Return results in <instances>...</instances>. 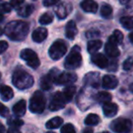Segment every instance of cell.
Segmentation results:
<instances>
[{
	"label": "cell",
	"instance_id": "cb8c5ba5",
	"mask_svg": "<svg viewBox=\"0 0 133 133\" xmlns=\"http://www.w3.org/2000/svg\"><path fill=\"white\" fill-rule=\"evenodd\" d=\"M76 90H77V88L73 85L66 86L64 89L62 94H63V96H64L65 99H66V103H68V102H70L71 100H72V98H74V95L76 94Z\"/></svg>",
	"mask_w": 133,
	"mask_h": 133
},
{
	"label": "cell",
	"instance_id": "7a4b0ae2",
	"mask_svg": "<svg viewBox=\"0 0 133 133\" xmlns=\"http://www.w3.org/2000/svg\"><path fill=\"white\" fill-rule=\"evenodd\" d=\"M12 83L20 90H25L31 88L34 84V78L29 73L23 69H17L12 76Z\"/></svg>",
	"mask_w": 133,
	"mask_h": 133
},
{
	"label": "cell",
	"instance_id": "74e56055",
	"mask_svg": "<svg viewBox=\"0 0 133 133\" xmlns=\"http://www.w3.org/2000/svg\"><path fill=\"white\" fill-rule=\"evenodd\" d=\"M118 69V62L116 60H113L112 62H110V64H109L107 69L109 71H116Z\"/></svg>",
	"mask_w": 133,
	"mask_h": 133
},
{
	"label": "cell",
	"instance_id": "603a6c76",
	"mask_svg": "<svg viewBox=\"0 0 133 133\" xmlns=\"http://www.w3.org/2000/svg\"><path fill=\"white\" fill-rule=\"evenodd\" d=\"M101 46H102L101 41L98 40V39H93V40L89 41L87 49H88V52H89V54L94 55V54H97V51L99 50Z\"/></svg>",
	"mask_w": 133,
	"mask_h": 133
},
{
	"label": "cell",
	"instance_id": "83f0119b",
	"mask_svg": "<svg viewBox=\"0 0 133 133\" xmlns=\"http://www.w3.org/2000/svg\"><path fill=\"white\" fill-rule=\"evenodd\" d=\"M112 96H111L110 93L106 92V91H101V92H98L96 95V100L98 103H108V102H110Z\"/></svg>",
	"mask_w": 133,
	"mask_h": 133
},
{
	"label": "cell",
	"instance_id": "ffe728a7",
	"mask_svg": "<svg viewBox=\"0 0 133 133\" xmlns=\"http://www.w3.org/2000/svg\"><path fill=\"white\" fill-rule=\"evenodd\" d=\"M0 97L4 101H8L14 97V91L9 86L3 85L0 87Z\"/></svg>",
	"mask_w": 133,
	"mask_h": 133
},
{
	"label": "cell",
	"instance_id": "ab89813d",
	"mask_svg": "<svg viewBox=\"0 0 133 133\" xmlns=\"http://www.w3.org/2000/svg\"><path fill=\"white\" fill-rule=\"evenodd\" d=\"M23 4H25L24 1H17V0H13L10 2V5H11L12 8H19Z\"/></svg>",
	"mask_w": 133,
	"mask_h": 133
},
{
	"label": "cell",
	"instance_id": "484cf974",
	"mask_svg": "<svg viewBox=\"0 0 133 133\" xmlns=\"http://www.w3.org/2000/svg\"><path fill=\"white\" fill-rule=\"evenodd\" d=\"M63 124V118L60 117H55V118L49 119L46 123V128L48 129H54L59 128Z\"/></svg>",
	"mask_w": 133,
	"mask_h": 133
},
{
	"label": "cell",
	"instance_id": "7402d4cb",
	"mask_svg": "<svg viewBox=\"0 0 133 133\" xmlns=\"http://www.w3.org/2000/svg\"><path fill=\"white\" fill-rule=\"evenodd\" d=\"M34 6L30 4H23L19 8L17 9V15L23 17H28L33 13Z\"/></svg>",
	"mask_w": 133,
	"mask_h": 133
},
{
	"label": "cell",
	"instance_id": "d6986e66",
	"mask_svg": "<svg viewBox=\"0 0 133 133\" xmlns=\"http://www.w3.org/2000/svg\"><path fill=\"white\" fill-rule=\"evenodd\" d=\"M26 103L24 99L19 100L18 102L14 105L13 107V112L15 114L16 117L17 118H20V117H23L26 113Z\"/></svg>",
	"mask_w": 133,
	"mask_h": 133
},
{
	"label": "cell",
	"instance_id": "836d02e7",
	"mask_svg": "<svg viewBox=\"0 0 133 133\" xmlns=\"http://www.w3.org/2000/svg\"><path fill=\"white\" fill-rule=\"evenodd\" d=\"M61 133H76V129L71 123H66L61 128Z\"/></svg>",
	"mask_w": 133,
	"mask_h": 133
},
{
	"label": "cell",
	"instance_id": "ba28073f",
	"mask_svg": "<svg viewBox=\"0 0 133 133\" xmlns=\"http://www.w3.org/2000/svg\"><path fill=\"white\" fill-rule=\"evenodd\" d=\"M110 129L115 133H128L132 129V122L129 118H118L111 122Z\"/></svg>",
	"mask_w": 133,
	"mask_h": 133
},
{
	"label": "cell",
	"instance_id": "f546056e",
	"mask_svg": "<svg viewBox=\"0 0 133 133\" xmlns=\"http://www.w3.org/2000/svg\"><path fill=\"white\" fill-rule=\"evenodd\" d=\"M100 122V118L96 114H89L85 118V124L88 126H96Z\"/></svg>",
	"mask_w": 133,
	"mask_h": 133
},
{
	"label": "cell",
	"instance_id": "c3c4849f",
	"mask_svg": "<svg viewBox=\"0 0 133 133\" xmlns=\"http://www.w3.org/2000/svg\"><path fill=\"white\" fill-rule=\"evenodd\" d=\"M3 33H4V30H3L2 28H0V36H2Z\"/></svg>",
	"mask_w": 133,
	"mask_h": 133
},
{
	"label": "cell",
	"instance_id": "52a82bcc",
	"mask_svg": "<svg viewBox=\"0 0 133 133\" xmlns=\"http://www.w3.org/2000/svg\"><path fill=\"white\" fill-rule=\"evenodd\" d=\"M68 50V46L66 42L62 39H57L56 40L48 50V55L53 60H58L62 57H64L65 54Z\"/></svg>",
	"mask_w": 133,
	"mask_h": 133
},
{
	"label": "cell",
	"instance_id": "f1b7e54d",
	"mask_svg": "<svg viewBox=\"0 0 133 133\" xmlns=\"http://www.w3.org/2000/svg\"><path fill=\"white\" fill-rule=\"evenodd\" d=\"M120 24L124 28L128 30L133 29V17L132 16H126L120 18Z\"/></svg>",
	"mask_w": 133,
	"mask_h": 133
},
{
	"label": "cell",
	"instance_id": "8d00e7d4",
	"mask_svg": "<svg viewBox=\"0 0 133 133\" xmlns=\"http://www.w3.org/2000/svg\"><path fill=\"white\" fill-rule=\"evenodd\" d=\"M9 115V110H8V107L4 105V104L0 103V116L3 118H6Z\"/></svg>",
	"mask_w": 133,
	"mask_h": 133
},
{
	"label": "cell",
	"instance_id": "6da1fadb",
	"mask_svg": "<svg viewBox=\"0 0 133 133\" xmlns=\"http://www.w3.org/2000/svg\"><path fill=\"white\" fill-rule=\"evenodd\" d=\"M29 31V26L26 22L16 20L9 22L5 28V33L13 41H21L26 38Z\"/></svg>",
	"mask_w": 133,
	"mask_h": 133
},
{
	"label": "cell",
	"instance_id": "60d3db41",
	"mask_svg": "<svg viewBox=\"0 0 133 133\" xmlns=\"http://www.w3.org/2000/svg\"><path fill=\"white\" fill-rule=\"evenodd\" d=\"M87 37H89V38H93V37H99V32L98 31H97V30H93V31H89V32H87Z\"/></svg>",
	"mask_w": 133,
	"mask_h": 133
},
{
	"label": "cell",
	"instance_id": "7bdbcfd3",
	"mask_svg": "<svg viewBox=\"0 0 133 133\" xmlns=\"http://www.w3.org/2000/svg\"><path fill=\"white\" fill-rule=\"evenodd\" d=\"M8 133H21L20 130L18 129H15V128H10L8 129Z\"/></svg>",
	"mask_w": 133,
	"mask_h": 133
},
{
	"label": "cell",
	"instance_id": "4fadbf2b",
	"mask_svg": "<svg viewBox=\"0 0 133 133\" xmlns=\"http://www.w3.org/2000/svg\"><path fill=\"white\" fill-rule=\"evenodd\" d=\"M91 62L98 66L99 69H107L109 66V60L103 54L97 53L91 56Z\"/></svg>",
	"mask_w": 133,
	"mask_h": 133
},
{
	"label": "cell",
	"instance_id": "f907efd6",
	"mask_svg": "<svg viewBox=\"0 0 133 133\" xmlns=\"http://www.w3.org/2000/svg\"><path fill=\"white\" fill-rule=\"evenodd\" d=\"M46 133H55V132H53V131H48V132H46Z\"/></svg>",
	"mask_w": 133,
	"mask_h": 133
},
{
	"label": "cell",
	"instance_id": "bcb514c9",
	"mask_svg": "<svg viewBox=\"0 0 133 133\" xmlns=\"http://www.w3.org/2000/svg\"><path fill=\"white\" fill-rule=\"evenodd\" d=\"M129 41H130L131 44H133V31L129 35Z\"/></svg>",
	"mask_w": 133,
	"mask_h": 133
},
{
	"label": "cell",
	"instance_id": "5bb4252c",
	"mask_svg": "<svg viewBox=\"0 0 133 133\" xmlns=\"http://www.w3.org/2000/svg\"><path fill=\"white\" fill-rule=\"evenodd\" d=\"M118 85V78L113 75H105L102 78V86L106 89H114Z\"/></svg>",
	"mask_w": 133,
	"mask_h": 133
},
{
	"label": "cell",
	"instance_id": "7c38bea8",
	"mask_svg": "<svg viewBox=\"0 0 133 133\" xmlns=\"http://www.w3.org/2000/svg\"><path fill=\"white\" fill-rule=\"evenodd\" d=\"M84 84L88 87H91L97 89L99 87L100 84V76L98 72H89L85 75L83 78Z\"/></svg>",
	"mask_w": 133,
	"mask_h": 133
},
{
	"label": "cell",
	"instance_id": "2e32d148",
	"mask_svg": "<svg viewBox=\"0 0 133 133\" xmlns=\"http://www.w3.org/2000/svg\"><path fill=\"white\" fill-rule=\"evenodd\" d=\"M102 109H103V114L107 118H111V117L116 116L118 110V105L113 103V102H108V103L103 104Z\"/></svg>",
	"mask_w": 133,
	"mask_h": 133
},
{
	"label": "cell",
	"instance_id": "5b68a950",
	"mask_svg": "<svg viewBox=\"0 0 133 133\" xmlns=\"http://www.w3.org/2000/svg\"><path fill=\"white\" fill-rule=\"evenodd\" d=\"M81 63L82 57L80 54V48L78 46H75L74 48H72L69 55L66 56L64 62V66L66 69L74 70L81 66Z\"/></svg>",
	"mask_w": 133,
	"mask_h": 133
},
{
	"label": "cell",
	"instance_id": "9c48e42d",
	"mask_svg": "<svg viewBox=\"0 0 133 133\" xmlns=\"http://www.w3.org/2000/svg\"><path fill=\"white\" fill-rule=\"evenodd\" d=\"M20 57L26 63L28 66H29L31 69H37L40 65V61L36 54L35 51H33L30 48H25L21 51Z\"/></svg>",
	"mask_w": 133,
	"mask_h": 133
},
{
	"label": "cell",
	"instance_id": "d4e9b609",
	"mask_svg": "<svg viewBox=\"0 0 133 133\" xmlns=\"http://www.w3.org/2000/svg\"><path fill=\"white\" fill-rule=\"evenodd\" d=\"M105 51L108 56H109L110 57H113V58L118 57L120 55V52L118 50V46L109 44V42H107L105 45Z\"/></svg>",
	"mask_w": 133,
	"mask_h": 133
},
{
	"label": "cell",
	"instance_id": "8992f818",
	"mask_svg": "<svg viewBox=\"0 0 133 133\" xmlns=\"http://www.w3.org/2000/svg\"><path fill=\"white\" fill-rule=\"evenodd\" d=\"M46 107V98L41 91L37 90L32 95L29 102V110L35 114H40Z\"/></svg>",
	"mask_w": 133,
	"mask_h": 133
},
{
	"label": "cell",
	"instance_id": "d6a6232c",
	"mask_svg": "<svg viewBox=\"0 0 133 133\" xmlns=\"http://www.w3.org/2000/svg\"><path fill=\"white\" fill-rule=\"evenodd\" d=\"M8 124L11 128H15V129H18L21 126H23L24 121L22 119H20L17 117H10L8 119Z\"/></svg>",
	"mask_w": 133,
	"mask_h": 133
},
{
	"label": "cell",
	"instance_id": "f5cc1de1",
	"mask_svg": "<svg viewBox=\"0 0 133 133\" xmlns=\"http://www.w3.org/2000/svg\"><path fill=\"white\" fill-rule=\"evenodd\" d=\"M0 78H1V73H0Z\"/></svg>",
	"mask_w": 133,
	"mask_h": 133
},
{
	"label": "cell",
	"instance_id": "7dc6e473",
	"mask_svg": "<svg viewBox=\"0 0 133 133\" xmlns=\"http://www.w3.org/2000/svg\"><path fill=\"white\" fill-rule=\"evenodd\" d=\"M129 90H130L131 92H133V82L129 85Z\"/></svg>",
	"mask_w": 133,
	"mask_h": 133
},
{
	"label": "cell",
	"instance_id": "f35d334b",
	"mask_svg": "<svg viewBox=\"0 0 133 133\" xmlns=\"http://www.w3.org/2000/svg\"><path fill=\"white\" fill-rule=\"evenodd\" d=\"M8 44L6 41H5V40L0 41V54L4 53V52L8 49Z\"/></svg>",
	"mask_w": 133,
	"mask_h": 133
},
{
	"label": "cell",
	"instance_id": "3957f363",
	"mask_svg": "<svg viewBox=\"0 0 133 133\" xmlns=\"http://www.w3.org/2000/svg\"><path fill=\"white\" fill-rule=\"evenodd\" d=\"M48 76L51 79L52 83L56 85H70L78 79V76L75 73L63 72L56 68L50 69Z\"/></svg>",
	"mask_w": 133,
	"mask_h": 133
},
{
	"label": "cell",
	"instance_id": "ee69618b",
	"mask_svg": "<svg viewBox=\"0 0 133 133\" xmlns=\"http://www.w3.org/2000/svg\"><path fill=\"white\" fill-rule=\"evenodd\" d=\"M6 127L2 122H0V133H6Z\"/></svg>",
	"mask_w": 133,
	"mask_h": 133
},
{
	"label": "cell",
	"instance_id": "1f68e13d",
	"mask_svg": "<svg viewBox=\"0 0 133 133\" xmlns=\"http://www.w3.org/2000/svg\"><path fill=\"white\" fill-rule=\"evenodd\" d=\"M52 81L51 79L49 78V77L46 75V76H43L42 78H40V88L44 90H49L52 87Z\"/></svg>",
	"mask_w": 133,
	"mask_h": 133
},
{
	"label": "cell",
	"instance_id": "44dd1931",
	"mask_svg": "<svg viewBox=\"0 0 133 133\" xmlns=\"http://www.w3.org/2000/svg\"><path fill=\"white\" fill-rule=\"evenodd\" d=\"M122 41H123V34L119 30H114L113 33L111 34V36L109 37V40L108 42L111 45H114V46H118V45L121 44Z\"/></svg>",
	"mask_w": 133,
	"mask_h": 133
},
{
	"label": "cell",
	"instance_id": "9a60e30c",
	"mask_svg": "<svg viewBox=\"0 0 133 133\" xmlns=\"http://www.w3.org/2000/svg\"><path fill=\"white\" fill-rule=\"evenodd\" d=\"M48 37V29L46 28H37L32 33V39L36 43H41Z\"/></svg>",
	"mask_w": 133,
	"mask_h": 133
},
{
	"label": "cell",
	"instance_id": "30bf717a",
	"mask_svg": "<svg viewBox=\"0 0 133 133\" xmlns=\"http://www.w3.org/2000/svg\"><path fill=\"white\" fill-rule=\"evenodd\" d=\"M66 101L61 92H56L51 98L49 103V109L51 111H57L63 109L66 105Z\"/></svg>",
	"mask_w": 133,
	"mask_h": 133
},
{
	"label": "cell",
	"instance_id": "b9f144b4",
	"mask_svg": "<svg viewBox=\"0 0 133 133\" xmlns=\"http://www.w3.org/2000/svg\"><path fill=\"white\" fill-rule=\"evenodd\" d=\"M58 1L57 0H45L43 2V5L46 6H55V5L58 4Z\"/></svg>",
	"mask_w": 133,
	"mask_h": 133
},
{
	"label": "cell",
	"instance_id": "8fae6325",
	"mask_svg": "<svg viewBox=\"0 0 133 133\" xmlns=\"http://www.w3.org/2000/svg\"><path fill=\"white\" fill-rule=\"evenodd\" d=\"M72 11V5L69 2H59L55 8V13L58 19H65Z\"/></svg>",
	"mask_w": 133,
	"mask_h": 133
},
{
	"label": "cell",
	"instance_id": "816d5d0a",
	"mask_svg": "<svg viewBox=\"0 0 133 133\" xmlns=\"http://www.w3.org/2000/svg\"><path fill=\"white\" fill-rule=\"evenodd\" d=\"M101 133H109V132H108V131H103V132H101Z\"/></svg>",
	"mask_w": 133,
	"mask_h": 133
},
{
	"label": "cell",
	"instance_id": "ac0fdd59",
	"mask_svg": "<svg viewBox=\"0 0 133 133\" xmlns=\"http://www.w3.org/2000/svg\"><path fill=\"white\" fill-rule=\"evenodd\" d=\"M81 8L88 13H96L98 11V3L92 0H85L80 4Z\"/></svg>",
	"mask_w": 133,
	"mask_h": 133
},
{
	"label": "cell",
	"instance_id": "f6af8a7d",
	"mask_svg": "<svg viewBox=\"0 0 133 133\" xmlns=\"http://www.w3.org/2000/svg\"><path fill=\"white\" fill-rule=\"evenodd\" d=\"M83 133H93V129L91 128H87V129H84Z\"/></svg>",
	"mask_w": 133,
	"mask_h": 133
},
{
	"label": "cell",
	"instance_id": "681fc988",
	"mask_svg": "<svg viewBox=\"0 0 133 133\" xmlns=\"http://www.w3.org/2000/svg\"><path fill=\"white\" fill-rule=\"evenodd\" d=\"M3 19H4V17H3V15H2V14L0 13V22H1V21H2Z\"/></svg>",
	"mask_w": 133,
	"mask_h": 133
},
{
	"label": "cell",
	"instance_id": "4316f807",
	"mask_svg": "<svg viewBox=\"0 0 133 133\" xmlns=\"http://www.w3.org/2000/svg\"><path fill=\"white\" fill-rule=\"evenodd\" d=\"M112 13H113L112 6L110 5L104 3L102 5L101 8H100V15H101V17L105 19H110L112 17Z\"/></svg>",
	"mask_w": 133,
	"mask_h": 133
},
{
	"label": "cell",
	"instance_id": "4dcf8cb0",
	"mask_svg": "<svg viewBox=\"0 0 133 133\" xmlns=\"http://www.w3.org/2000/svg\"><path fill=\"white\" fill-rule=\"evenodd\" d=\"M53 20H54V16L51 13H49V12H46L43 15H41L38 19L39 23L41 25H44V26L45 25H49L50 23L53 22Z\"/></svg>",
	"mask_w": 133,
	"mask_h": 133
},
{
	"label": "cell",
	"instance_id": "d590c367",
	"mask_svg": "<svg viewBox=\"0 0 133 133\" xmlns=\"http://www.w3.org/2000/svg\"><path fill=\"white\" fill-rule=\"evenodd\" d=\"M133 68V58L129 57L127 58L123 63V69L124 70H130Z\"/></svg>",
	"mask_w": 133,
	"mask_h": 133
},
{
	"label": "cell",
	"instance_id": "e575fe53",
	"mask_svg": "<svg viewBox=\"0 0 133 133\" xmlns=\"http://www.w3.org/2000/svg\"><path fill=\"white\" fill-rule=\"evenodd\" d=\"M12 6L10 5V3L8 2H3V1H0V11L3 12V13H9L12 10Z\"/></svg>",
	"mask_w": 133,
	"mask_h": 133
},
{
	"label": "cell",
	"instance_id": "277c9868",
	"mask_svg": "<svg viewBox=\"0 0 133 133\" xmlns=\"http://www.w3.org/2000/svg\"><path fill=\"white\" fill-rule=\"evenodd\" d=\"M96 100V96L91 89L85 87L80 90L79 94L77 98V105L81 110L85 111L90 107H92Z\"/></svg>",
	"mask_w": 133,
	"mask_h": 133
},
{
	"label": "cell",
	"instance_id": "e0dca14e",
	"mask_svg": "<svg viewBox=\"0 0 133 133\" xmlns=\"http://www.w3.org/2000/svg\"><path fill=\"white\" fill-rule=\"evenodd\" d=\"M65 34H66V37L69 39H70V40L75 38V37L78 34V28H77L76 22L74 20H70L68 22V24L66 26Z\"/></svg>",
	"mask_w": 133,
	"mask_h": 133
}]
</instances>
